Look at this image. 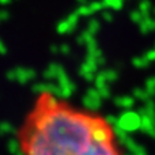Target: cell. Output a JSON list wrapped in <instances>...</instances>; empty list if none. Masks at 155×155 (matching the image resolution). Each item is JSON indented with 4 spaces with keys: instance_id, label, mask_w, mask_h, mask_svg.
Segmentation results:
<instances>
[{
    "instance_id": "6da1fadb",
    "label": "cell",
    "mask_w": 155,
    "mask_h": 155,
    "mask_svg": "<svg viewBox=\"0 0 155 155\" xmlns=\"http://www.w3.org/2000/svg\"><path fill=\"white\" fill-rule=\"evenodd\" d=\"M52 91L40 94L23 131L26 155H82L93 144L95 116L67 106Z\"/></svg>"
},
{
    "instance_id": "7a4b0ae2",
    "label": "cell",
    "mask_w": 155,
    "mask_h": 155,
    "mask_svg": "<svg viewBox=\"0 0 155 155\" xmlns=\"http://www.w3.org/2000/svg\"><path fill=\"white\" fill-rule=\"evenodd\" d=\"M140 123H142V117L136 112H125L118 117L117 125L127 134H129V132H135L140 129Z\"/></svg>"
},
{
    "instance_id": "3957f363",
    "label": "cell",
    "mask_w": 155,
    "mask_h": 155,
    "mask_svg": "<svg viewBox=\"0 0 155 155\" xmlns=\"http://www.w3.org/2000/svg\"><path fill=\"white\" fill-rule=\"evenodd\" d=\"M120 143H121V144H123L124 147H125L131 154H136V153H139V151H142L143 148H144L143 146H140L139 143H137L136 140H135L134 137H131V136H127L125 139H124L123 142H120Z\"/></svg>"
},
{
    "instance_id": "277c9868",
    "label": "cell",
    "mask_w": 155,
    "mask_h": 155,
    "mask_svg": "<svg viewBox=\"0 0 155 155\" xmlns=\"http://www.w3.org/2000/svg\"><path fill=\"white\" fill-rule=\"evenodd\" d=\"M140 129L148 135L150 137H155V129H154V120H151L147 116H142V123H140Z\"/></svg>"
},
{
    "instance_id": "5b68a950",
    "label": "cell",
    "mask_w": 155,
    "mask_h": 155,
    "mask_svg": "<svg viewBox=\"0 0 155 155\" xmlns=\"http://www.w3.org/2000/svg\"><path fill=\"white\" fill-rule=\"evenodd\" d=\"M7 150L11 155L16 154L18 151L22 150V143L19 142L18 139H15V137H11V139H8V142H7Z\"/></svg>"
},
{
    "instance_id": "8992f818",
    "label": "cell",
    "mask_w": 155,
    "mask_h": 155,
    "mask_svg": "<svg viewBox=\"0 0 155 155\" xmlns=\"http://www.w3.org/2000/svg\"><path fill=\"white\" fill-rule=\"evenodd\" d=\"M15 132V128L12 127V124L7 123H0V136H7V135H11Z\"/></svg>"
},
{
    "instance_id": "52a82bcc",
    "label": "cell",
    "mask_w": 155,
    "mask_h": 155,
    "mask_svg": "<svg viewBox=\"0 0 155 155\" xmlns=\"http://www.w3.org/2000/svg\"><path fill=\"white\" fill-rule=\"evenodd\" d=\"M112 134L114 135L116 137H117L118 140H120V142H123L124 139H125L127 136H129L128 134H127L125 131H123V129L120 128V127L118 125H114V127H112Z\"/></svg>"
},
{
    "instance_id": "ba28073f",
    "label": "cell",
    "mask_w": 155,
    "mask_h": 155,
    "mask_svg": "<svg viewBox=\"0 0 155 155\" xmlns=\"http://www.w3.org/2000/svg\"><path fill=\"white\" fill-rule=\"evenodd\" d=\"M117 105H120V106H123V107H131V106H134V99H131V98H121V99H117Z\"/></svg>"
},
{
    "instance_id": "9c48e42d",
    "label": "cell",
    "mask_w": 155,
    "mask_h": 155,
    "mask_svg": "<svg viewBox=\"0 0 155 155\" xmlns=\"http://www.w3.org/2000/svg\"><path fill=\"white\" fill-rule=\"evenodd\" d=\"M127 155H147V151H146V148H143L142 151H139V153H136V154H131V153H128Z\"/></svg>"
},
{
    "instance_id": "30bf717a",
    "label": "cell",
    "mask_w": 155,
    "mask_h": 155,
    "mask_svg": "<svg viewBox=\"0 0 155 155\" xmlns=\"http://www.w3.org/2000/svg\"><path fill=\"white\" fill-rule=\"evenodd\" d=\"M14 155H26V153H25L23 150H21V151H18L16 154H14Z\"/></svg>"
},
{
    "instance_id": "8fae6325",
    "label": "cell",
    "mask_w": 155,
    "mask_h": 155,
    "mask_svg": "<svg viewBox=\"0 0 155 155\" xmlns=\"http://www.w3.org/2000/svg\"><path fill=\"white\" fill-rule=\"evenodd\" d=\"M154 129H155V120H154Z\"/></svg>"
}]
</instances>
